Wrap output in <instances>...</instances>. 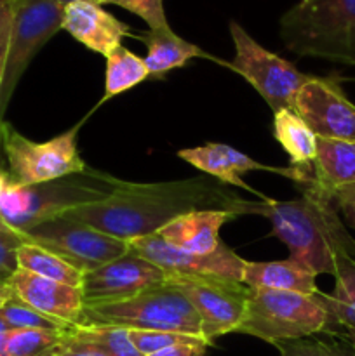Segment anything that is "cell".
I'll return each mask as SVG.
<instances>
[{"mask_svg": "<svg viewBox=\"0 0 355 356\" xmlns=\"http://www.w3.org/2000/svg\"><path fill=\"white\" fill-rule=\"evenodd\" d=\"M247 204L249 202L230 193L218 179L207 177L164 183L120 181L106 198L73 209L68 214L106 235L129 242L155 235L188 212L219 209L246 214Z\"/></svg>", "mask_w": 355, "mask_h": 356, "instance_id": "1", "label": "cell"}, {"mask_svg": "<svg viewBox=\"0 0 355 356\" xmlns=\"http://www.w3.org/2000/svg\"><path fill=\"white\" fill-rule=\"evenodd\" d=\"M313 167L296 186L301 197L278 202H249L246 214H261L270 221L271 235L289 249V257L308 268L315 277L336 275L345 259H355V238L334 205V197L313 183Z\"/></svg>", "mask_w": 355, "mask_h": 356, "instance_id": "2", "label": "cell"}, {"mask_svg": "<svg viewBox=\"0 0 355 356\" xmlns=\"http://www.w3.org/2000/svg\"><path fill=\"white\" fill-rule=\"evenodd\" d=\"M122 179L87 167L84 172L40 184L9 183L0 195V218L19 233L52 221L73 209L106 198Z\"/></svg>", "mask_w": 355, "mask_h": 356, "instance_id": "3", "label": "cell"}, {"mask_svg": "<svg viewBox=\"0 0 355 356\" xmlns=\"http://www.w3.org/2000/svg\"><path fill=\"white\" fill-rule=\"evenodd\" d=\"M278 33L294 54L355 65V0H301L281 17Z\"/></svg>", "mask_w": 355, "mask_h": 356, "instance_id": "4", "label": "cell"}, {"mask_svg": "<svg viewBox=\"0 0 355 356\" xmlns=\"http://www.w3.org/2000/svg\"><path fill=\"white\" fill-rule=\"evenodd\" d=\"M79 325L160 330V332L187 334L204 339L197 312L190 305L187 296L169 278L125 301L84 308Z\"/></svg>", "mask_w": 355, "mask_h": 356, "instance_id": "5", "label": "cell"}, {"mask_svg": "<svg viewBox=\"0 0 355 356\" xmlns=\"http://www.w3.org/2000/svg\"><path fill=\"white\" fill-rule=\"evenodd\" d=\"M319 292L306 296L299 292L249 289L246 312L237 332L270 344L324 334L329 316L320 302Z\"/></svg>", "mask_w": 355, "mask_h": 356, "instance_id": "6", "label": "cell"}, {"mask_svg": "<svg viewBox=\"0 0 355 356\" xmlns=\"http://www.w3.org/2000/svg\"><path fill=\"white\" fill-rule=\"evenodd\" d=\"M80 125L45 143H35L3 122L0 125V148L9 163L10 183L30 186L84 172L87 165L77 148Z\"/></svg>", "mask_w": 355, "mask_h": 356, "instance_id": "7", "label": "cell"}, {"mask_svg": "<svg viewBox=\"0 0 355 356\" xmlns=\"http://www.w3.org/2000/svg\"><path fill=\"white\" fill-rule=\"evenodd\" d=\"M235 58L230 68L242 75L275 111H296V96L312 76L258 44L237 21H230Z\"/></svg>", "mask_w": 355, "mask_h": 356, "instance_id": "8", "label": "cell"}, {"mask_svg": "<svg viewBox=\"0 0 355 356\" xmlns=\"http://www.w3.org/2000/svg\"><path fill=\"white\" fill-rule=\"evenodd\" d=\"M65 6L56 0H13V30L0 89V125L21 76L37 52L61 30Z\"/></svg>", "mask_w": 355, "mask_h": 356, "instance_id": "9", "label": "cell"}, {"mask_svg": "<svg viewBox=\"0 0 355 356\" xmlns=\"http://www.w3.org/2000/svg\"><path fill=\"white\" fill-rule=\"evenodd\" d=\"M26 242L40 245L86 275L129 252V243L106 235L70 214L42 222L24 233Z\"/></svg>", "mask_w": 355, "mask_h": 356, "instance_id": "10", "label": "cell"}, {"mask_svg": "<svg viewBox=\"0 0 355 356\" xmlns=\"http://www.w3.org/2000/svg\"><path fill=\"white\" fill-rule=\"evenodd\" d=\"M190 301L200 318L202 336L209 344L237 332L246 312L249 287L242 282L214 277H167Z\"/></svg>", "mask_w": 355, "mask_h": 356, "instance_id": "11", "label": "cell"}, {"mask_svg": "<svg viewBox=\"0 0 355 356\" xmlns=\"http://www.w3.org/2000/svg\"><path fill=\"white\" fill-rule=\"evenodd\" d=\"M129 250L155 264L167 277H214L242 282L246 259L221 243L214 252L197 256L174 249L159 233L129 240Z\"/></svg>", "mask_w": 355, "mask_h": 356, "instance_id": "12", "label": "cell"}, {"mask_svg": "<svg viewBox=\"0 0 355 356\" xmlns=\"http://www.w3.org/2000/svg\"><path fill=\"white\" fill-rule=\"evenodd\" d=\"M296 113L317 138L355 141V104L334 76H312L296 96Z\"/></svg>", "mask_w": 355, "mask_h": 356, "instance_id": "13", "label": "cell"}, {"mask_svg": "<svg viewBox=\"0 0 355 356\" xmlns=\"http://www.w3.org/2000/svg\"><path fill=\"white\" fill-rule=\"evenodd\" d=\"M166 280L167 275L160 268L129 250L122 257L84 275L80 285L84 308L125 301Z\"/></svg>", "mask_w": 355, "mask_h": 356, "instance_id": "14", "label": "cell"}, {"mask_svg": "<svg viewBox=\"0 0 355 356\" xmlns=\"http://www.w3.org/2000/svg\"><path fill=\"white\" fill-rule=\"evenodd\" d=\"M9 287L14 298L30 308L37 309L42 315L70 327L79 325L80 315L86 306L82 291L79 287L38 277L21 268H17L10 277Z\"/></svg>", "mask_w": 355, "mask_h": 356, "instance_id": "15", "label": "cell"}, {"mask_svg": "<svg viewBox=\"0 0 355 356\" xmlns=\"http://www.w3.org/2000/svg\"><path fill=\"white\" fill-rule=\"evenodd\" d=\"M61 30L68 31L77 42L104 58L122 45L125 37L132 35L127 24L93 0H79L65 6Z\"/></svg>", "mask_w": 355, "mask_h": 356, "instance_id": "16", "label": "cell"}, {"mask_svg": "<svg viewBox=\"0 0 355 356\" xmlns=\"http://www.w3.org/2000/svg\"><path fill=\"white\" fill-rule=\"evenodd\" d=\"M237 212L205 209L180 216L159 232L164 242L188 254L205 256L221 245L219 229L237 218Z\"/></svg>", "mask_w": 355, "mask_h": 356, "instance_id": "17", "label": "cell"}, {"mask_svg": "<svg viewBox=\"0 0 355 356\" xmlns=\"http://www.w3.org/2000/svg\"><path fill=\"white\" fill-rule=\"evenodd\" d=\"M315 275L294 259L268 261V263H244L242 284L249 289L265 291L299 292V294L315 296L319 292Z\"/></svg>", "mask_w": 355, "mask_h": 356, "instance_id": "18", "label": "cell"}, {"mask_svg": "<svg viewBox=\"0 0 355 356\" xmlns=\"http://www.w3.org/2000/svg\"><path fill=\"white\" fill-rule=\"evenodd\" d=\"M146 45V56L143 58L152 79H164L171 70L183 68L190 59L209 58L202 49L190 44L184 38L178 37L171 28L164 30H148L138 35Z\"/></svg>", "mask_w": 355, "mask_h": 356, "instance_id": "19", "label": "cell"}, {"mask_svg": "<svg viewBox=\"0 0 355 356\" xmlns=\"http://www.w3.org/2000/svg\"><path fill=\"white\" fill-rule=\"evenodd\" d=\"M313 183L334 197L340 188L355 184V141L317 138Z\"/></svg>", "mask_w": 355, "mask_h": 356, "instance_id": "20", "label": "cell"}, {"mask_svg": "<svg viewBox=\"0 0 355 356\" xmlns=\"http://www.w3.org/2000/svg\"><path fill=\"white\" fill-rule=\"evenodd\" d=\"M274 136L284 148L294 169H310L317 156V136L296 111L274 113Z\"/></svg>", "mask_w": 355, "mask_h": 356, "instance_id": "21", "label": "cell"}, {"mask_svg": "<svg viewBox=\"0 0 355 356\" xmlns=\"http://www.w3.org/2000/svg\"><path fill=\"white\" fill-rule=\"evenodd\" d=\"M319 299L329 316L324 334L355 329V259L348 257L340 264L334 275L333 292H319Z\"/></svg>", "mask_w": 355, "mask_h": 356, "instance_id": "22", "label": "cell"}, {"mask_svg": "<svg viewBox=\"0 0 355 356\" xmlns=\"http://www.w3.org/2000/svg\"><path fill=\"white\" fill-rule=\"evenodd\" d=\"M232 146L223 145V143H207L204 146H195V148H183L178 152V156L195 169L202 170L207 176L214 177L219 183L230 184V186H237L240 190L253 191L258 193L256 190L249 186L246 181L242 179L239 172H237L235 165H233L232 153H230ZM263 197V195H261Z\"/></svg>", "mask_w": 355, "mask_h": 356, "instance_id": "23", "label": "cell"}, {"mask_svg": "<svg viewBox=\"0 0 355 356\" xmlns=\"http://www.w3.org/2000/svg\"><path fill=\"white\" fill-rule=\"evenodd\" d=\"M16 259L17 268L38 275V277L49 278V280H54L59 282V284H66L79 289L82 285L84 275L79 270H75L72 264H68L61 257L56 256L51 250L44 249L40 245L24 242L17 249Z\"/></svg>", "mask_w": 355, "mask_h": 356, "instance_id": "24", "label": "cell"}, {"mask_svg": "<svg viewBox=\"0 0 355 356\" xmlns=\"http://www.w3.org/2000/svg\"><path fill=\"white\" fill-rule=\"evenodd\" d=\"M148 76V68H146L143 58L136 56L124 45H118L106 56L103 101L111 99V97L139 86Z\"/></svg>", "mask_w": 355, "mask_h": 356, "instance_id": "25", "label": "cell"}, {"mask_svg": "<svg viewBox=\"0 0 355 356\" xmlns=\"http://www.w3.org/2000/svg\"><path fill=\"white\" fill-rule=\"evenodd\" d=\"M75 343L93 348L103 356H145L129 337V329L111 325H77L66 332Z\"/></svg>", "mask_w": 355, "mask_h": 356, "instance_id": "26", "label": "cell"}, {"mask_svg": "<svg viewBox=\"0 0 355 356\" xmlns=\"http://www.w3.org/2000/svg\"><path fill=\"white\" fill-rule=\"evenodd\" d=\"M65 332L10 330L0 334V356H61Z\"/></svg>", "mask_w": 355, "mask_h": 356, "instance_id": "27", "label": "cell"}, {"mask_svg": "<svg viewBox=\"0 0 355 356\" xmlns=\"http://www.w3.org/2000/svg\"><path fill=\"white\" fill-rule=\"evenodd\" d=\"M0 316L9 323L13 330H51V332H68L72 327L54 318L42 315L19 299L13 298L0 308Z\"/></svg>", "mask_w": 355, "mask_h": 356, "instance_id": "28", "label": "cell"}, {"mask_svg": "<svg viewBox=\"0 0 355 356\" xmlns=\"http://www.w3.org/2000/svg\"><path fill=\"white\" fill-rule=\"evenodd\" d=\"M129 337H131L132 344L138 348L139 353L150 356L157 351H162L166 348L178 346V344H195V343H205L207 341L202 337L187 336V334L178 332H160V330H129ZM211 346V344H209Z\"/></svg>", "mask_w": 355, "mask_h": 356, "instance_id": "29", "label": "cell"}, {"mask_svg": "<svg viewBox=\"0 0 355 356\" xmlns=\"http://www.w3.org/2000/svg\"><path fill=\"white\" fill-rule=\"evenodd\" d=\"M281 356H355L340 341H322L305 337V339L281 341L275 343Z\"/></svg>", "mask_w": 355, "mask_h": 356, "instance_id": "30", "label": "cell"}, {"mask_svg": "<svg viewBox=\"0 0 355 356\" xmlns=\"http://www.w3.org/2000/svg\"><path fill=\"white\" fill-rule=\"evenodd\" d=\"M24 242V233L13 229L0 218V284H9L10 277L17 270L16 254Z\"/></svg>", "mask_w": 355, "mask_h": 356, "instance_id": "31", "label": "cell"}, {"mask_svg": "<svg viewBox=\"0 0 355 356\" xmlns=\"http://www.w3.org/2000/svg\"><path fill=\"white\" fill-rule=\"evenodd\" d=\"M106 3L118 6L139 16L148 24V30L171 28L167 23L166 10H164V0H106Z\"/></svg>", "mask_w": 355, "mask_h": 356, "instance_id": "32", "label": "cell"}, {"mask_svg": "<svg viewBox=\"0 0 355 356\" xmlns=\"http://www.w3.org/2000/svg\"><path fill=\"white\" fill-rule=\"evenodd\" d=\"M10 30H13V0H0V89L6 75Z\"/></svg>", "mask_w": 355, "mask_h": 356, "instance_id": "33", "label": "cell"}, {"mask_svg": "<svg viewBox=\"0 0 355 356\" xmlns=\"http://www.w3.org/2000/svg\"><path fill=\"white\" fill-rule=\"evenodd\" d=\"M334 205L345 222L355 229V184L334 191Z\"/></svg>", "mask_w": 355, "mask_h": 356, "instance_id": "34", "label": "cell"}, {"mask_svg": "<svg viewBox=\"0 0 355 356\" xmlns=\"http://www.w3.org/2000/svg\"><path fill=\"white\" fill-rule=\"evenodd\" d=\"M207 346L205 343H195V344H178V346L166 348L162 351L150 356H207Z\"/></svg>", "mask_w": 355, "mask_h": 356, "instance_id": "35", "label": "cell"}, {"mask_svg": "<svg viewBox=\"0 0 355 356\" xmlns=\"http://www.w3.org/2000/svg\"><path fill=\"white\" fill-rule=\"evenodd\" d=\"M61 356H103V355L97 353V351L93 350V348H87L84 346V344L75 343V341H72L70 337H66V332H65V337H63Z\"/></svg>", "mask_w": 355, "mask_h": 356, "instance_id": "36", "label": "cell"}, {"mask_svg": "<svg viewBox=\"0 0 355 356\" xmlns=\"http://www.w3.org/2000/svg\"><path fill=\"white\" fill-rule=\"evenodd\" d=\"M329 336L336 337L340 343H343L352 353L355 355V329H347V330H338V332L329 334Z\"/></svg>", "mask_w": 355, "mask_h": 356, "instance_id": "37", "label": "cell"}, {"mask_svg": "<svg viewBox=\"0 0 355 356\" xmlns=\"http://www.w3.org/2000/svg\"><path fill=\"white\" fill-rule=\"evenodd\" d=\"M10 298H13V291H10L9 284H0V308H2Z\"/></svg>", "mask_w": 355, "mask_h": 356, "instance_id": "38", "label": "cell"}, {"mask_svg": "<svg viewBox=\"0 0 355 356\" xmlns=\"http://www.w3.org/2000/svg\"><path fill=\"white\" fill-rule=\"evenodd\" d=\"M9 183H10L9 176H6V174H3V172H0V195H2V191L6 190L7 184H9Z\"/></svg>", "mask_w": 355, "mask_h": 356, "instance_id": "39", "label": "cell"}, {"mask_svg": "<svg viewBox=\"0 0 355 356\" xmlns=\"http://www.w3.org/2000/svg\"><path fill=\"white\" fill-rule=\"evenodd\" d=\"M10 327H9V323L6 322V320L2 318V316H0V334H7V332H10Z\"/></svg>", "mask_w": 355, "mask_h": 356, "instance_id": "40", "label": "cell"}, {"mask_svg": "<svg viewBox=\"0 0 355 356\" xmlns=\"http://www.w3.org/2000/svg\"><path fill=\"white\" fill-rule=\"evenodd\" d=\"M56 2L61 3V6H68V3L79 2V0H56ZM93 2H97V3H101V6H104V3H106V0H93Z\"/></svg>", "mask_w": 355, "mask_h": 356, "instance_id": "41", "label": "cell"}]
</instances>
